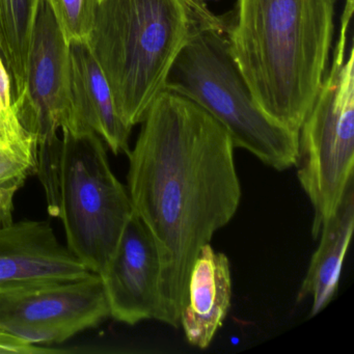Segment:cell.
Listing matches in <instances>:
<instances>
[{
    "label": "cell",
    "mask_w": 354,
    "mask_h": 354,
    "mask_svg": "<svg viewBox=\"0 0 354 354\" xmlns=\"http://www.w3.org/2000/svg\"><path fill=\"white\" fill-rule=\"evenodd\" d=\"M39 3L40 0H0V55L11 78L14 104L26 92Z\"/></svg>",
    "instance_id": "5bb4252c"
},
{
    "label": "cell",
    "mask_w": 354,
    "mask_h": 354,
    "mask_svg": "<svg viewBox=\"0 0 354 354\" xmlns=\"http://www.w3.org/2000/svg\"><path fill=\"white\" fill-rule=\"evenodd\" d=\"M15 106L37 147L59 136L71 118L70 45L46 0H40L32 32L26 92Z\"/></svg>",
    "instance_id": "ba28073f"
},
{
    "label": "cell",
    "mask_w": 354,
    "mask_h": 354,
    "mask_svg": "<svg viewBox=\"0 0 354 354\" xmlns=\"http://www.w3.org/2000/svg\"><path fill=\"white\" fill-rule=\"evenodd\" d=\"M225 26L227 15H215L203 0L99 3L88 44L123 123L131 129L142 123L184 47Z\"/></svg>",
    "instance_id": "3957f363"
},
{
    "label": "cell",
    "mask_w": 354,
    "mask_h": 354,
    "mask_svg": "<svg viewBox=\"0 0 354 354\" xmlns=\"http://www.w3.org/2000/svg\"><path fill=\"white\" fill-rule=\"evenodd\" d=\"M111 317L100 275L0 292V331L28 343H63Z\"/></svg>",
    "instance_id": "52a82bcc"
},
{
    "label": "cell",
    "mask_w": 354,
    "mask_h": 354,
    "mask_svg": "<svg viewBox=\"0 0 354 354\" xmlns=\"http://www.w3.org/2000/svg\"><path fill=\"white\" fill-rule=\"evenodd\" d=\"M69 44L88 42L98 0H46Z\"/></svg>",
    "instance_id": "2e32d148"
},
{
    "label": "cell",
    "mask_w": 354,
    "mask_h": 354,
    "mask_svg": "<svg viewBox=\"0 0 354 354\" xmlns=\"http://www.w3.org/2000/svg\"><path fill=\"white\" fill-rule=\"evenodd\" d=\"M232 277L227 257L204 246L196 258L188 283L187 302L180 325L188 343L207 349L223 326L231 308Z\"/></svg>",
    "instance_id": "7c38bea8"
},
{
    "label": "cell",
    "mask_w": 354,
    "mask_h": 354,
    "mask_svg": "<svg viewBox=\"0 0 354 354\" xmlns=\"http://www.w3.org/2000/svg\"><path fill=\"white\" fill-rule=\"evenodd\" d=\"M99 3H101V1H102V0H98Z\"/></svg>",
    "instance_id": "d6986e66"
},
{
    "label": "cell",
    "mask_w": 354,
    "mask_h": 354,
    "mask_svg": "<svg viewBox=\"0 0 354 354\" xmlns=\"http://www.w3.org/2000/svg\"><path fill=\"white\" fill-rule=\"evenodd\" d=\"M35 171L49 214L63 221L67 248L91 272L102 274L133 212L104 142L93 131H62L37 147Z\"/></svg>",
    "instance_id": "277c9868"
},
{
    "label": "cell",
    "mask_w": 354,
    "mask_h": 354,
    "mask_svg": "<svg viewBox=\"0 0 354 354\" xmlns=\"http://www.w3.org/2000/svg\"><path fill=\"white\" fill-rule=\"evenodd\" d=\"M339 28L330 70L298 132L297 178L314 210L312 235L335 212L354 180V49Z\"/></svg>",
    "instance_id": "8992f818"
},
{
    "label": "cell",
    "mask_w": 354,
    "mask_h": 354,
    "mask_svg": "<svg viewBox=\"0 0 354 354\" xmlns=\"http://www.w3.org/2000/svg\"><path fill=\"white\" fill-rule=\"evenodd\" d=\"M69 45L71 118L62 131L95 132L113 154H128L132 129L120 119L109 82L88 42Z\"/></svg>",
    "instance_id": "8fae6325"
},
{
    "label": "cell",
    "mask_w": 354,
    "mask_h": 354,
    "mask_svg": "<svg viewBox=\"0 0 354 354\" xmlns=\"http://www.w3.org/2000/svg\"><path fill=\"white\" fill-rule=\"evenodd\" d=\"M36 162L35 157L0 148V227L13 223L14 198Z\"/></svg>",
    "instance_id": "9a60e30c"
},
{
    "label": "cell",
    "mask_w": 354,
    "mask_h": 354,
    "mask_svg": "<svg viewBox=\"0 0 354 354\" xmlns=\"http://www.w3.org/2000/svg\"><path fill=\"white\" fill-rule=\"evenodd\" d=\"M159 277L156 244L142 219L132 212L115 254L100 274L111 317L127 325L156 320Z\"/></svg>",
    "instance_id": "9c48e42d"
},
{
    "label": "cell",
    "mask_w": 354,
    "mask_h": 354,
    "mask_svg": "<svg viewBox=\"0 0 354 354\" xmlns=\"http://www.w3.org/2000/svg\"><path fill=\"white\" fill-rule=\"evenodd\" d=\"M62 352L61 350L41 347L24 341L15 335L0 331V354H45Z\"/></svg>",
    "instance_id": "ac0fdd59"
},
{
    "label": "cell",
    "mask_w": 354,
    "mask_h": 354,
    "mask_svg": "<svg viewBox=\"0 0 354 354\" xmlns=\"http://www.w3.org/2000/svg\"><path fill=\"white\" fill-rule=\"evenodd\" d=\"M165 90L208 111L225 128L235 148L279 171L295 165L298 133L275 123L254 102L223 32L207 30L184 47Z\"/></svg>",
    "instance_id": "5b68a950"
},
{
    "label": "cell",
    "mask_w": 354,
    "mask_h": 354,
    "mask_svg": "<svg viewBox=\"0 0 354 354\" xmlns=\"http://www.w3.org/2000/svg\"><path fill=\"white\" fill-rule=\"evenodd\" d=\"M91 271L57 239L48 221L0 227V292L88 277Z\"/></svg>",
    "instance_id": "30bf717a"
},
{
    "label": "cell",
    "mask_w": 354,
    "mask_h": 354,
    "mask_svg": "<svg viewBox=\"0 0 354 354\" xmlns=\"http://www.w3.org/2000/svg\"><path fill=\"white\" fill-rule=\"evenodd\" d=\"M337 0H236L227 14L230 53L258 106L291 131L322 86Z\"/></svg>",
    "instance_id": "7a4b0ae2"
},
{
    "label": "cell",
    "mask_w": 354,
    "mask_h": 354,
    "mask_svg": "<svg viewBox=\"0 0 354 354\" xmlns=\"http://www.w3.org/2000/svg\"><path fill=\"white\" fill-rule=\"evenodd\" d=\"M128 152L127 189L160 261L156 320L180 326L196 258L239 208L241 185L225 128L186 97L165 90Z\"/></svg>",
    "instance_id": "6da1fadb"
},
{
    "label": "cell",
    "mask_w": 354,
    "mask_h": 354,
    "mask_svg": "<svg viewBox=\"0 0 354 354\" xmlns=\"http://www.w3.org/2000/svg\"><path fill=\"white\" fill-rule=\"evenodd\" d=\"M0 121L14 128H24L19 121L13 96H12V84L9 72L0 55Z\"/></svg>",
    "instance_id": "e0dca14e"
},
{
    "label": "cell",
    "mask_w": 354,
    "mask_h": 354,
    "mask_svg": "<svg viewBox=\"0 0 354 354\" xmlns=\"http://www.w3.org/2000/svg\"><path fill=\"white\" fill-rule=\"evenodd\" d=\"M354 227V180L350 182L333 214L320 230V244L313 254L297 301L313 298L310 318L322 312L335 297L342 266Z\"/></svg>",
    "instance_id": "4fadbf2b"
}]
</instances>
